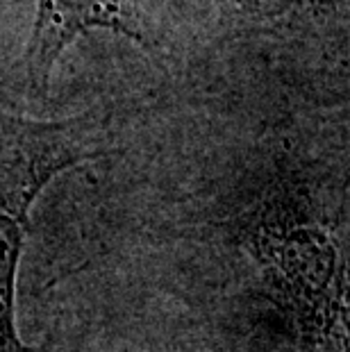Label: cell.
Here are the masks:
<instances>
[{
    "label": "cell",
    "instance_id": "cell-4",
    "mask_svg": "<svg viewBox=\"0 0 350 352\" xmlns=\"http://www.w3.org/2000/svg\"><path fill=\"white\" fill-rule=\"evenodd\" d=\"M214 3L243 19L271 23V21H285L294 14L325 3V0H214Z\"/></svg>",
    "mask_w": 350,
    "mask_h": 352
},
{
    "label": "cell",
    "instance_id": "cell-2",
    "mask_svg": "<svg viewBox=\"0 0 350 352\" xmlns=\"http://www.w3.org/2000/svg\"><path fill=\"white\" fill-rule=\"evenodd\" d=\"M105 153L100 123L89 116L32 121L0 114V352H41L17 329V273L30 209L62 170Z\"/></svg>",
    "mask_w": 350,
    "mask_h": 352
},
{
    "label": "cell",
    "instance_id": "cell-1",
    "mask_svg": "<svg viewBox=\"0 0 350 352\" xmlns=\"http://www.w3.org/2000/svg\"><path fill=\"white\" fill-rule=\"evenodd\" d=\"M243 243L294 329L298 352H348L346 261L330 232L275 196L250 212Z\"/></svg>",
    "mask_w": 350,
    "mask_h": 352
},
{
    "label": "cell",
    "instance_id": "cell-3",
    "mask_svg": "<svg viewBox=\"0 0 350 352\" xmlns=\"http://www.w3.org/2000/svg\"><path fill=\"white\" fill-rule=\"evenodd\" d=\"M153 7L155 0H36L34 28L25 50L28 91L46 94L62 52L91 30H109L141 48H151Z\"/></svg>",
    "mask_w": 350,
    "mask_h": 352
}]
</instances>
